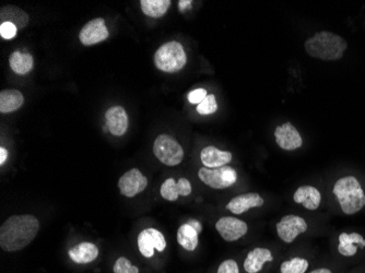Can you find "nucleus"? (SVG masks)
Wrapping results in <instances>:
<instances>
[{"mask_svg": "<svg viewBox=\"0 0 365 273\" xmlns=\"http://www.w3.org/2000/svg\"><path fill=\"white\" fill-rule=\"evenodd\" d=\"M39 231V222L32 214H17L8 218L0 227V246L8 253L25 248Z\"/></svg>", "mask_w": 365, "mask_h": 273, "instance_id": "obj_1", "label": "nucleus"}, {"mask_svg": "<svg viewBox=\"0 0 365 273\" xmlns=\"http://www.w3.org/2000/svg\"><path fill=\"white\" fill-rule=\"evenodd\" d=\"M347 47L348 45L342 37L326 31L316 33L305 42L307 54L321 60H340Z\"/></svg>", "mask_w": 365, "mask_h": 273, "instance_id": "obj_2", "label": "nucleus"}, {"mask_svg": "<svg viewBox=\"0 0 365 273\" xmlns=\"http://www.w3.org/2000/svg\"><path fill=\"white\" fill-rule=\"evenodd\" d=\"M333 192L343 213H357L365 206V192L359 180L353 176H346L337 180Z\"/></svg>", "mask_w": 365, "mask_h": 273, "instance_id": "obj_3", "label": "nucleus"}, {"mask_svg": "<svg viewBox=\"0 0 365 273\" xmlns=\"http://www.w3.org/2000/svg\"><path fill=\"white\" fill-rule=\"evenodd\" d=\"M153 60L158 69L167 74H175L184 68L187 56L183 45L172 41L160 47L155 52Z\"/></svg>", "mask_w": 365, "mask_h": 273, "instance_id": "obj_4", "label": "nucleus"}, {"mask_svg": "<svg viewBox=\"0 0 365 273\" xmlns=\"http://www.w3.org/2000/svg\"><path fill=\"white\" fill-rule=\"evenodd\" d=\"M153 153L155 158L167 166H177L184 159V150L181 145L169 135H160L155 139Z\"/></svg>", "mask_w": 365, "mask_h": 273, "instance_id": "obj_5", "label": "nucleus"}, {"mask_svg": "<svg viewBox=\"0 0 365 273\" xmlns=\"http://www.w3.org/2000/svg\"><path fill=\"white\" fill-rule=\"evenodd\" d=\"M198 178L212 189H226L236 184L238 173L228 165L219 168H201L198 171Z\"/></svg>", "mask_w": 365, "mask_h": 273, "instance_id": "obj_6", "label": "nucleus"}, {"mask_svg": "<svg viewBox=\"0 0 365 273\" xmlns=\"http://www.w3.org/2000/svg\"><path fill=\"white\" fill-rule=\"evenodd\" d=\"M138 249L146 258L155 256V251H165L167 248V241L161 232L157 229H146L140 232L137 239Z\"/></svg>", "mask_w": 365, "mask_h": 273, "instance_id": "obj_7", "label": "nucleus"}, {"mask_svg": "<svg viewBox=\"0 0 365 273\" xmlns=\"http://www.w3.org/2000/svg\"><path fill=\"white\" fill-rule=\"evenodd\" d=\"M307 231V223L303 218L288 214L277 224L278 237L287 244L293 243L299 235Z\"/></svg>", "mask_w": 365, "mask_h": 273, "instance_id": "obj_8", "label": "nucleus"}, {"mask_svg": "<svg viewBox=\"0 0 365 273\" xmlns=\"http://www.w3.org/2000/svg\"><path fill=\"white\" fill-rule=\"evenodd\" d=\"M148 180L138 168H132L118 180L120 194L127 198H134L147 188Z\"/></svg>", "mask_w": 365, "mask_h": 273, "instance_id": "obj_9", "label": "nucleus"}, {"mask_svg": "<svg viewBox=\"0 0 365 273\" xmlns=\"http://www.w3.org/2000/svg\"><path fill=\"white\" fill-rule=\"evenodd\" d=\"M216 229L226 241H236L248 232L246 222L234 217H223L216 223Z\"/></svg>", "mask_w": 365, "mask_h": 273, "instance_id": "obj_10", "label": "nucleus"}, {"mask_svg": "<svg viewBox=\"0 0 365 273\" xmlns=\"http://www.w3.org/2000/svg\"><path fill=\"white\" fill-rule=\"evenodd\" d=\"M108 35H110V33H108V27H106L105 21L102 18H98V19L89 21L81 29L79 40L84 46H91V45L103 42L108 39Z\"/></svg>", "mask_w": 365, "mask_h": 273, "instance_id": "obj_11", "label": "nucleus"}, {"mask_svg": "<svg viewBox=\"0 0 365 273\" xmlns=\"http://www.w3.org/2000/svg\"><path fill=\"white\" fill-rule=\"evenodd\" d=\"M193 192V186L191 182L187 178H179L177 182H175L174 178H167L165 182L162 184L160 194H161L163 199L167 201H177L179 197H187L191 196Z\"/></svg>", "mask_w": 365, "mask_h": 273, "instance_id": "obj_12", "label": "nucleus"}, {"mask_svg": "<svg viewBox=\"0 0 365 273\" xmlns=\"http://www.w3.org/2000/svg\"><path fill=\"white\" fill-rule=\"evenodd\" d=\"M276 142L286 151L297 150L303 145L301 135L292 124L286 123L275 131Z\"/></svg>", "mask_w": 365, "mask_h": 273, "instance_id": "obj_13", "label": "nucleus"}, {"mask_svg": "<svg viewBox=\"0 0 365 273\" xmlns=\"http://www.w3.org/2000/svg\"><path fill=\"white\" fill-rule=\"evenodd\" d=\"M265 201L262 199V196L257 192H248V194H240L233 198L228 204L226 209L232 213L240 214L245 213L248 210L252 208H260L264 206Z\"/></svg>", "mask_w": 365, "mask_h": 273, "instance_id": "obj_14", "label": "nucleus"}, {"mask_svg": "<svg viewBox=\"0 0 365 273\" xmlns=\"http://www.w3.org/2000/svg\"><path fill=\"white\" fill-rule=\"evenodd\" d=\"M108 133L116 137L125 135L128 129V116L122 106H113L105 113Z\"/></svg>", "mask_w": 365, "mask_h": 273, "instance_id": "obj_15", "label": "nucleus"}, {"mask_svg": "<svg viewBox=\"0 0 365 273\" xmlns=\"http://www.w3.org/2000/svg\"><path fill=\"white\" fill-rule=\"evenodd\" d=\"M232 153L229 151L219 150L216 147L209 145L203 149L200 153L201 163L204 168H219L226 166L232 161Z\"/></svg>", "mask_w": 365, "mask_h": 273, "instance_id": "obj_16", "label": "nucleus"}, {"mask_svg": "<svg viewBox=\"0 0 365 273\" xmlns=\"http://www.w3.org/2000/svg\"><path fill=\"white\" fill-rule=\"evenodd\" d=\"M272 261H274V256L270 249L256 247L248 253L243 266L248 273H258L262 270L265 263L272 262Z\"/></svg>", "mask_w": 365, "mask_h": 273, "instance_id": "obj_17", "label": "nucleus"}, {"mask_svg": "<svg viewBox=\"0 0 365 273\" xmlns=\"http://www.w3.org/2000/svg\"><path fill=\"white\" fill-rule=\"evenodd\" d=\"M98 253L96 244L82 241L69 249L68 256L77 265H88L98 258Z\"/></svg>", "mask_w": 365, "mask_h": 273, "instance_id": "obj_18", "label": "nucleus"}, {"mask_svg": "<svg viewBox=\"0 0 365 273\" xmlns=\"http://www.w3.org/2000/svg\"><path fill=\"white\" fill-rule=\"evenodd\" d=\"M293 200L297 204H303L304 208L307 210H316L321 201V194L317 188L313 186H301L294 192Z\"/></svg>", "mask_w": 365, "mask_h": 273, "instance_id": "obj_19", "label": "nucleus"}, {"mask_svg": "<svg viewBox=\"0 0 365 273\" xmlns=\"http://www.w3.org/2000/svg\"><path fill=\"white\" fill-rule=\"evenodd\" d=\"M357 245H360V248H364L365 239L362 235L358 233H341L339 237L338 251L345 257L354 256L358 251Z\"/></svg>", "mask_w": 365, "mask_h": 273, "instance_id": "obj_20", "label": "nucleus"}, {"mask_svg": "<svg viewBox=\"0 0 365 273\" xmlns=\"http://www.w3.org/2000/svg\"><path fill=\"white\" fill-rule=\"evenodd\" d=\"M0 20L1 23H13L18 27V30H23L29 25V15L25 11L15 6H5L0 9Z\"/></svg>", "mask_w": 365, "mask_h": 273, "instance_id": "obj_21", "label": "nucleus"}, {"mask_svg": "<svg viewBox=\"0 0 365 273\" xmlns=\"http://www.w3.org/2000/svg\"><path fill=\"white\" fill-rule=\"evenodd\" d=\"M25 103V96L18 90L0 92V113L9 114L18 111Z\"/></svg>", "mask_w": 365, "mask_h": 273, "instance_id": "obj_22", "label": "nucleus"}, {"mask_svg": "<svg viewBox=\"0 0 365 273\" xmlns=\"http://www.w3.org/2000/svg\"><path fill=\"white\" fill-rule=\"evenodd\" d=\"M177 243L185 251H196L199 244V234L188 223L181 224L177 231Z\"/></svg>", "mask_w": 365, "mask_h": 273, "instance_id": "obj_23", "label": "nucleus"}, {"mask_svg": "<svg viewBox=\"0 0 365 273\" xmlns=\"http://www.w3.org/2000/svg\"><path fill=\"white\" fill-rule=\"evenodd\" d=\"M10 67L15 74L25 76L34 67V60L29 53L13 52L9 58Z\"/></svg>", "mask_w": 365, "mask_h": 273, "instance_id": "obj_24", "label": "nucleus"}, {"mask_svg": "<svg viewBox=\"0 0 365 273\" xmlns=\"http://www.w3.org/2000/svg\"><path fill=\"white\" fill-rule=\"evenodd\" d=\"M141 11L150 18H161L167 13L171 1L169 0H141Z\"/></svg>", "mask_w": 365, "mask_h": 273, "instance_id": "obj_25", "label": "nucleus"}, {"mask_svg": "<svg viewBox=\"0 0 365 273\" xmlns=\"http://www.w3.org/2000/svg\"><path fill=\"white\" fill-rule=\"evenodd\" d=\"M309 269V261L301 257H294L290 260L283 261L280 266L281 273H305Z\"/></svg>", "mask_w": 365, "mask_h": 273, "instance_id": "obj_26", "label": "nucleus"}, {"mask_svg": "<svg viewBox=\"0 0 365 273\" xmlns=\"http://www.w3.org/2000/svg\"><path fill=\"white\" fill-rule=\"evenodd\" d=\"M196 109L200 115H211V114L216 113L218 109L216 96L214 94L207 95L206 99L197 105Z\"/></svg>", "mask_w": 365, "mask_h": 273, "instance_id": "obj_27", "label": "nucleus"}, {"mask_svg": "<svg viewBox=\"0 0 365 273\" xmlns=\"http://www.w3.org/2000/svg\"><path fill=\"white\" fill-rule=\"evenodd\" d=\"M114 273H140L139 268L134 266L132 261L126 257H120L113 266Z\"/></svg>", "mask_w": 365, "mask_h": 273, "instance_id": "obj_28", "label": "nucleus"}, {"mask_svg": "<svg viewBox=\"0 0 365 273\" xmlns=\"http://www.w3.org/2000/svg\"><path fill=\"white\" fill-rule=\"evenodd\" d=\"M18 27L10 22H4L0 25V35L4 40H13V37L17 36Z\"/></svg>", "mask_w": 365, "mask_h": 273, "instance_id": "obj_29", "label": "nucleus"}, {"mask_svg": "<svg viewBox=\"0 0 365 273\" xmlns=\"http://www.w3.org/2000/svg\"><path fill=\"white\" fill-rule=\"evenodd\" d=\"M217 273H240V268L234 259H226L221 262Z\"/></svg>", "mask_w": 365, "mask_h": 273, "instance_id": "obj_30", "label": "nucleus"}, {"mask_svg": "<svg viewBox=\"0 0 365 273\" xmlns=\"http://www.w3.org/2000/svg\"><path fill=\"white\" fill-rule=\"evenodd\" d=\"M207 91L205 89H196L194 91H191V93L188 94V101L191 104H200L201 102L204 101L206 99Z\"/></svg>", "mask_w": 365, "mask_h": 273, "instance_id": "obj_31", "label": "nucleus"}, {"mask_svg": "<svg viewBox=\"0 0 365 273\" xmlns=\"http://www.w3.org/2000/svg\"><path fill=\"white\" fill-rule=\"evenodd\" d=\"M187 223H188L191 227H194V229H196L197 233L200 234L201 232H203V225H201V223L198 220L191 219L189 220Z\"/></svg>", "mask_w": 365, "mask_h": 273, "instance_id": "obj_32", "label": "nucleus"}, {"mask_svg": "<svg viewBox=\"0 0 365 273\" xmlns=\"http://www.w3.org/2000/svg\"><path fill=\"white\" fill-rule=\"evenodd\" d=\"M8 159V151L5 148H0V165H4Z\"/></svg>", "mask_w": 365, "mask_h": 273, "instance_id": "obj_33", "label": "nucleus"}, {"mask_svg": "<svg viewBox=\"0 0 365 273\" xmlns=\"http://www.w3.org/2000/svg\"><path fill=\"white\" fill-rule=\"evenodd\" d=\"M191 6V0H181L179 3V11H185L186 8H189Z\"/></svg>", "mask_w": 365, "mask_h": 273, "instance_id": "obj_34", "label": "nucleus"}, {"mask_svg": "<svg viewBox=\"0 0 365 273\" xmlns=\"http://www.w3.org/2000/svg\"><path fill=\"white\" fill-rule=\"evenodd\" d=\"M309 273H333V272H331V271L327 268H319V269H315V270H313V271H312V272H309Z\"/></svg>", "mask_w": 365, "mask_h": 273, "instance_id": "obj_35", "label": "nucleus"}]
</instances>
